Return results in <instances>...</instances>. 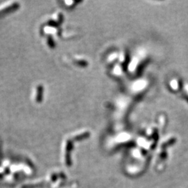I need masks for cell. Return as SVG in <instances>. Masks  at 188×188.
I'll return each instance as SVG.
<instances>
[]
</instances>
